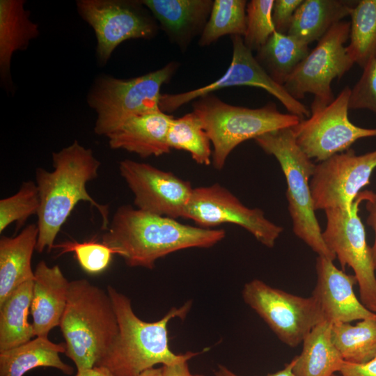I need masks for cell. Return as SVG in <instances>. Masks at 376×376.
<instances>
[{
    "instance_id": "e0dca14e",
    "label": "cell",
    "mask_w": 376,
    "mask_h": 376,
    "mask_svg": "<svg viewBox=\"0 0 376 376\" xmlns=\"http://www.w3.org/2000/svg\"><path fill=\"white\" fill-rule=\"evenodd\" d=\"M315 270L317 280L312 296L318 303L324 321L331 324L350 323L376 317V313L368 310L356 297L354 275L347 274L333 260L322 256L317 257Z\"/></svg>"
},
{
    "instance_id": "f35d334b",
    "label": "cell",
    "mask_w": 376,
    "mask_h": 376,
    "mask_svg": "<svg viewBox=\"0 0 376 376\" xmlns=\"http://www.w3.org/2000/svg\"><path fill=\"white\" fill-rule=\"evenodd\" d=\"M188 359L169 365H162V376H205L192 374L189 368Z\"/></svg>"
},
{
    "instance_id": "f546056e",
    "label": "cell",
    "mask_w": 376,
    "mask_h": 376,
    "mask_svg": "<svg viewBox=\"0 0 376 376\" xmlns=\"http://www.w3.org/2000/svg\"><path fill=\"white\" fill-rule=\"evenodd\" d=\"M167 143L170 149L188 152L197 164L212 163L211 141L200 118L194 111L171 120Z\"/></svg>"
},
{
    "instance_id": "7a4b0ae2",
    "label": "cell",
    "mask_w": 376,
    "mask_h": 376,
    "mask_svg": "<svg viewBox=\"0 0 376 376\" xmlns=\"http://www.w3.org/2000/svg\"><path fill=\"white\" fill-rule=\"evenodd\" d=\"M54 170H36V184L40 196L37 214L38 238L36 250L50 251L61 227L78 203L88 202L102 218V229L107 230L109 205L97 203L86 190L87 183L98 175L100 162L91 148L75 140L52 153Z\"/></svg>"
},
{
    "instance_id": "8d00e7d4",
    "label": "cell",
    "mask_w": 376,
    "mask_h": 376,
    "mask_svg": "<svg viewBox=\"0 0 376 376\" xmlns=\"http://www.w3.org/2000/svg\"><path fill=\"white\" fill-rule=\"evenodd\" d=\"M339 375L332 376H376V357L365 363H350L344 361Z\"/></svg>"
},
{
    "instance_id": "7bdbcfd3",
    "label": "cell",
    "mask_w": 376,
    "mask_h": 376,
    "mask_svg": "<svg viewBox=\"0 0 376 376\" xmlns=\"http://www.w3.org/2000/svg\"><path fill=\"white\" fill-rule=\"evenodd\" d=\"M214 376H226V375L223 373V371L220 368H219V370L215 372Z\"/></svg>"
},
{
    "instance_id": "ba28073f",
    "label": "cell",
    "mask_w": 376,
    "mask_h": 376,
    "mask_svg": "<svg viewBox=\"0 0 376 376\" xmlns=\"http://www.w3.org/2000/svg\"><path fill=\"white\" fill-rule=\"evenodd\" d=\"M350 23L340 21L318 40L316 46L297 65L283 84L295 100L308 93L314 95L311 112L327 106L334 100L332 81L340 79L354 64L344 44L349 39Z\"/></svg>"
},
{
    "instance_id": "cb8c5ba5",
    "label": "cell",
    "mask_w": 376,
    "mask_h": 376,
    "mask_svg": "<svg viewBox=\"0 0 376 376\" xmlns=\"http://www.w3.org/2000/svg\"><path fill=\"white\" fill-rule=\"evenodd\" d=\"M64 343H55L48 338L36 337L15 347L0 352V376H24L40 367L54 368L66 375L74 369L60 357L65 353Z\"/></svg>"
},
{
    "instance_id": "60d3db41",
    "label": "cell",
    "mask_w": 376,
    "mask_h": 376,
    "mask_svg": "<svg viewBox=\"0 0 376 376\" xmlns=\"http://www.w3.org/2000/svg\"><path fill=\"white\" fill-rule=\"evenodd\" d=\"M75 376H114L112 373L104 366H95L91 368L77 370Z\"/></svg>"
},
{
    "instance_id": "9a60e30c",
    "label": "cell",
    "mask_w": 376,
    "mask_h": 376,
    "mask_svg": "<svg viewBox=\"0 0 376 376\" xmlns=\"http://www.w3.org/2000/svg\"><path fill=\"white\" fill-rule=\"evenodd\" d=\"M375 168L376 150L358 155L350 148L315 165L310 180L315 210L338 208L350 212Z\"/></svg>"
},
{
    "instance_id": "d6a6232c",
    "label": "cell",
    "mask_w": 376,
    "mask_h": 376,
    "mask_svg": "<svg viewBox=\"0 0 376 376\" xmlns=\"http://www.w3.org/2000/svg\"><path fill=\"white\" fill-rule=\"evenodd\" d=\"M274 0H251L246 5V27L242 37L244 45L257 51L276 31L272 10Z\"/></svg>"
},
{
    "instance_id": "b9f144b4",
    "label": "cell",
    "mask_w": 376,
    "mask_h": 376,
    "mask_svg": "<svg viewBox=\"0 0 376 376\" xmlns=\"http://www.w3.org/2000/svg\"><path fill=\"white\" fill-rule=\"evenodd\" d=\"M139 376H162L161 368H151L141 373Z\"/></svg>"
},
{
    "instance_id": "f1b7e54d",
    "label": "cell",
    "mask_w": 376,
    "mask_h": 376,
    "mask_svg": "<svg viewBox=\"0 0 376 376\" xmlns=\"http://www.w3.org/2000/svg\"><path fill=\"white\" fill-rule=\"evenodd\" d=\"M349 57L362 68L376 55V0H360L351 10Z\"/></svg>"
},
{
    "instance_id": "484cf974",
    "label": "cell",
    "mask_w": 376,
    "mask_h": 376,
    "mask_svg": "<svg viewBox=\"0 0 376 376\" xmlns=\"http://www.w3.org/2000/svg\"><path fill=\"white\" fill-rule=\"evenodd\" d=\"M33 280L17 287L0 304V352L24 344L35 336L28 321Z\"/></svg>"
},
{
    "instance_id": "83f0119b",
    "label": "cell",
    "mask_w": 376,
    "mask_h": 376,
    "mask_svg": "<svg viewBox=\"0 0 376 376\" xmlns=\"http://www.w3.org/2000/svg\"><path fill=\"white\" fill-rule=\"evenodd\" d=\"M331 339L344 361L365 363L376 357V317L331 324Z\"/></svg>"
},
{
    "instance_id": "74e56055",
    "label": "cell",
    "mask_w": 376,
    "mask_h": 376,
    "mask_svg": "<svg viewBox=\"0 0 376 376\" xmlns=\"http://www.w3.org/2000/svg\"><path fill=\"white\" fill-rule=\"evenodd\" d=\"M366 208L368 212L366 222L375 233V241L371 247L372 257L375 269L376 270V192L370 191L368 197L366 201Z\"/></svg>"
},
{
    "instance_id": "d4e9b609",
    "label": "cell",
    "mask_w": 376,
    "mask_h": 376,
    "mask_svg": "<svg viewBox=\"0 0 376 376\" xmlns=\"http://www.w3.org/2000/svg\"><path fill=\"white\" fill-rule=\"evenodd\" d=\"M331 324L322 321L315 326L302 342V350L295 357V376H332L344 362L331 336Z\"/></svg>"
},
{
    "instance_id": "6da1fadb",
    "label": "cell",
    "mask_w": 376,
    "mask_h": 376,
    "mask_svg": "<svg viewBox=\"0 0 376 376\" xmlns=\"http://www.w3.org/2000/svg\"><path fill=\"white\" fill-rule=\"evenodd\" d=\"M226 236L224 229L183 224L130 205L119 207L102 237V242L131 267L152 269L156 261L190 248H210Z\"/></svg>"
},
{
    "instance_id": "ac0fdd59",
    "label": "cell",
    "mask_w": 376,
    "mask_h": 376,
    "mask_svg": "<svg viewBox=\"0 0 376 376\" xmlns=\"http://www.w3.org/2000/svg\"><path fill=\"white\" fill-rule=\"evenodd\" d=\"M70 281L58 265L40 261L34 271L30 313L36 337L48 338L49 331L59 326L64 313Z\"/></svg>"
},
{
    "instance_id": "d6986e66",
    "label": "cell",
    "mask_w": 376,
    "mask_h": 376,
    "mask_svg": "<svg viewBox=\"0 0 376 376\" xmlns=\"http://www.w3.org/2000/svg\"><path fill=\"white\" fill-rule=\"evenodd\" d=\"M173 118L162 110L133 116L107 136L109 145L141 157L168 154L171 150L167 135Z\"/></svg>"
},
{
    "instance_id": "4316f807",
    "label": "cell",
    "mask_w": 376,
    "mask_h": 376,
    "mask_svg": "<svg viewBox=\"0 0 376 376\" xmlns=\"http://www.w3.org/2000/svg\"><path fill=\"white\" fill-rule=\"evenodd\" d=\"M256 52L258 63L275 82L283 86L310 51L308 45L298 39L275 31Z\"/></svg>"
},
{
    "instance_id": "603a6c76",
    "label": "cell",
    "mask_w": 376,
    "mask_h": 376,
    "mask_svg": "<svg viewBox=\"0 0 376 376\" xmlns=\"http://www.w3.org/2000/svg\"><path fill=\"white\" fill-rule=\"evenodd\" d=\"M357 1L303 0L288 31L306 45L320 40L336 23L350 15Z\"/></svg>"
},
{
    "instance_id": "ab89813d",
    "label": "cell",
    "mask_w": 376,
    "mask_h": 376,
    "mask_svg": "<svg viewBox=\"0 0 376 376\" xmlns=\"http://www.w3.org/2000/svg\"><path fill=\"white\" fill-rule=\"evenodd\" d=\"M294 364L295 358L290 363L285 364L283 369L276 373L269 374L267 376H295L292 371ZM219 368L223 371L226 376H239L223 366H220Z\"/></svg>"
},
{
    "instance_id": "5bb4252c",
    "label": "cell",
    "mask_w": 376,
    "mask_h": 376,
    "mask_svg": "<svg viewBox=\"0 0 376 376\" xmlns=\"http://www.w3.org/2000/svg\"><path fill=\"white\" fill-rule=\"evenodd\" d=\"M184 218L207 229L223 224H236L268 248L274 247L283 231L281 226L265 218L262 210L246 207L218 183L194 188Z\"/></svg>"
},
{
    "instance_id": "2e32d148",
    "label": "cell",
    "mask_w": 376,
    "mask_h": 376,
    "mask_svg": "<svg viewBox=\"0 0 376 376\" xmlns=\"http://www.w3.org/2000/svg\"><path fill=\"white\" fill-rule=\"evenodd\" d=\"M119 171L136 208L162 217L184 218L194 188L189 181L149 164L125 159Z\"/></svg>"
},
{
    "instance_id": "1f68e13d",
    "label": "cell",
    "mask_w": 376,
    "mask_h": 376,
    "mask_svg": "<svg viewBox=\"0 0 376 376\" xmlns=\"http://www.w3.org/2000/svg\"><path fill=\"white\" fill-rule=\"evenodd\" d=\"M40 196L36 182H22L13 195L0 201V233L12 223L20 228L27 219L38 214Z\"/></svg>"
},
{
    "instance_id": "30bf717a",
    "label": "cell",
    "mask_w": 376,
    "mask_h": 376,
    "mask_svg": "<svg viewBox=\"0 0 376 376\" xmlns=\"http://www.w3.org/2000/svg\"><path fill=\"white\" fill-rule=\"evenodd\" d=\"M242 296L279 339L292 347L302 343L312 329L324 321L319 304L312 295H293L260 279L246 283Z\"/></svg>"
},
{
    "instance_id": "8fae6325",
    "label": "cell",
    "mask_w": 376,
    "mask_h": 376,
    "mask_svg": "<svg viewBox=\"0 0 376 376\" xmlns=\"http://www.w3.org/2000/svg\"><path fill=\"white\" fill-rule=\"evenodd\" d=\"M76 7L79 16L95 32L96 57L101 65L107 64L123 42L150 39L158 29L141 1L78 0Z\"/></svg>"
},
{
    "instance_id": "d590c367",
    "label": "cell",
    "mask_w": 376,
    "mask_h": 376,
    "mask_svg": "<svg viewBox=\"0 0 376 376\" xmlns=\"http://www.w3.org/2000/svg\"><path fill=\"white\" fill-rule=\"evenodd\" d=\"M303 0H274L272 20L276 31L287 34L295 13Z\"/></svg>"
},
{
    "instance_id": "52a82bcc",
    "label": "cell",
    "mask_w": 376,
    "mask_h": 376,
    "mask_svg": "<svg viewBox=\"0 0 376 376\" xmlns=\"http://www.w3.org/2000/svg\"><path fill=\"white\" fill-rule=\"evenodd\" d=\"M177 63L131 79L109 75L97 76L91 86L86 102L96 113L94 132L107 136L129 118L157 110L162 86L173 75Z\"/></svg>"
},
{
    "instance_id": "ffe728a7",
    "label": "cell",
    "mask_w": 376,
    "mask_h": 376,
    "mask_svg": "<svg viewBox=\"0 0 376 376\" xmlns=\"http://www.w3.org/2000/svg\"><path fill=\"white\" fill-rule=\"evenodd\" d=\"M171 42L181 49L201 34L210 17L211 0H142Z\"/></svg>"
},
{
    "instance_id": "836d02e7",
    "label": "cell",
    "mask_w": 376,
    "mask_h": 376,
    "mask_svg": "<svg viewBox=\"0 0 376 376\" xmlns=\"http://www.w3.org/2000/svg\"><path fill=\"white\" fill-rule=\"evenodd\" d=\"M54 248L61 250L59 255L74 253L75 258L80 267L88 274H99L110 265L113 251L104 243L95 240L84 242H65L54 245Z\"/></svg>"
},
{
    "instance_id": "7402d4cb",
    "label": "cell",
    "mask_w": 376,
    "mask_h": 376,
    "mask_svg": "<svg viewBox=\"0 0 376 376\" xmlns=\"http://www.w3.org/2000/svg\"><path fill=\"white\" fill-rule=\"evenodd\" d=\"M38 232L37 224H31L15 237H1L0 304L20 285L34 279L31 258Z\"/></svg>"
},
{
    "instance_id": "9c48e42d",
    "label": "cell",
    "mask_w": 376,
    "mask_h": 376,
    "mask_svg": "<svg viewBox=\"0 0 376 376\" xmlns=\"http://www.w3.org/2000/svg\"><path fill=\"white\" fill-rule=\"evenodd\" d=\"M368 190L354 199L350 212L338 209L326 210L327 224L322 237L327 247L338 258L343 270L350 267L359 287L360 301L376 313V276L371 247L366 242L364 226L359 216V205L366 201Z\"/></svg>"
},
{
    "instance_id": "e575fe53",
    "label": "cell",
    "mask_w": 376,
    "mask_h": 376,
    "mask_svg": "<svg viewBox=\"0 0 376 376\" xmlns=\"http://www.w3.org/2000/svg\"><path fill=\"white\" fill-rule=\"evenodd\" d=\"M363 72L351 88L350 109H367L376 114V55L363 68Z\"/></svg>"
},
{
    "instance_id": "3957f363",
    "label": "cell",
    "mask_w": 376,
    "mask_h": 376,
    "mask_svg": "<svg viewBox=\"0 0 376 376\" xmlns=\"http://www.w3.org/2000/svg\"><path fill=\"white\" fill-rule=\"evenodd\" d=\"M107 291L116 314L118 332L95 366H104L114 376H139L157 364L169 365L188 359L199 352L174 354L169 346L168 324L173 318L184 319L191 301L173 307L156 322L141 320L134 312L131 300L111 285Z\"/></svg>"
},
{
    "instance_id": "4dcf8cb0",
    "label": "cell",
    "mask_w": 376,
    "mask_h": 376,
    "mask_svg": "<svg viewBox=\"0 0 376 376\" xmlns=\"http://www.w3.org/2000/svg\"><path fill=\"white\" fill-rule=\"evenodd\" d=\"M247 1L214 0L198 43L208 46L226 35L243 37L246 27Z\"/></svg>"
},
{
    "instance_id": "8992f818",
    "label": "cell",
    "mask_w": 376,
    "mask_h": 376,
    "mask_svg": "<svg viewBox=\"0 0 376 376\" xmlns=\"http://www.w3.org/2000/svg\"><path fill=\"white\" fill-rule=\"evenodd\" d=\"M192 106L211 141L212 163L217 170L224 168L230 153L241 143L292 127L301 120L297 116L280 112L273 102L251 109L229 104L212 93L196 99Z\"/></svg>"
},
{
    "instance_id": "5b68a950",
    "label": "cell",
    "mask_w": 376,
    "mask_h": 376,
    "mask_svg": "<svg viewBox=\"0 0 376 376\" xmlns=\"http://www.w3.org/2000/svg\"><path fill=\"white\" fill-rule=\"evenodd\" d=\"M254 140L281 167L287 183L286 198L294 233L318 256L334 261L336 257L324 241L310 189L315 164L297 145L292 128L272 131Z\"/></svg>"
},
{
    "instance_id": "4fadbf2b",
    "label": "cell",
    "mask_w": 376,
    "mask_h": 376,
    "mask_svg": "<svg viewBox=\"0 0 376 376\" xmlns=\"http://www.w3.org/2000/svg\"><path fill=\"white\" fill-rule=\"evenodd\" d=\"M233 56L226 72L213 82L187 92L162 94L159 109L170 113L200 97L219 89L232 86H252L263 88L274 96L289 111L301 120L308 118L311 111L300 101L293 98L283 86L275 82L258 63L252 51L244 45L240 36L231 37Z\"/></svg>"
},
{
    "instance_id": "44dd1931",
    "label": "cell",
    "mask_w": 376,
    "mask_h": 376,
    "mask_svg": "<svg viewBox=\"0 0 376 376\" xmlns=\"http://www.w3.org/2000/svg\"><path fill=\"white\" fill-rule=\"evenodd\" d=\"M24 6V0H0V77L8 88L14 53L26 49L40 34L38 24L31 19Z\"/></svg>"
},
{
    "instance_id": "277c9868",
    "label": "cell",
    "mask_w": 376,
    "mask_h": 376,
    "mask_svg": "<svg viewBox=\"0 0 376 376\" xmlns=\"http://www.w3.org/2000/svg\"><path fill=\"white\" fill-rule=\"evenodd\" d=\"M59 327L65 340V354L77 370L95 366L118 332L107 291L84 279L70 281Z\"/></svg>"
},
{
    "instance_id": "7c38bea8",
    "label": "cell",
    "mask_w": 376,
    "mask_h": 376,
    "mask_svg": "<svg viewBox=\"0 0 376 376\" xmlns=\"http://www.w3.org/2000/svg\"><path fill=\"white\" fill-rule=\"evenodd\" d=\"M351 88L346 86L332 102L291 127L299 147L310 158L323 162L350 149L358 139L376 136V128H363L348 118Z\"/></svg>"
}]
</instances>
